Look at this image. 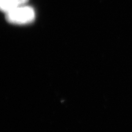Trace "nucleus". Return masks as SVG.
I'll use <instances>...</instances> for the list:
<instances>
[{"instance_id": "obj_1", "label": "nucleus", "mask_w": 132, "mask_h": 132, "mask_svg": "<svg viewBox=\"0 0 132 132\" xmlns=\"http://www.w3.org/2000/svg\"><path fill=\"white\" fill-rule=\"evenodd\" d=\"M36 17L34 9L31 6L23 5L6 14V19L10 23L26 24L32 23Z\"/></svg>"}, {"instance_id": "obj_2", "label": "nucleus", "mask_w": 132, "mask_h": 132, "mask_svg": "<svg viewBox=\"0 0 132 132\" xmlns=\"http://www.w3.org/2000/svg\"><path fill=\"white\" fill-rule=\"evenodd\" d=\"M28 0H0V11L5 14L26 4Z\"/></svg>"}]
</instances>
